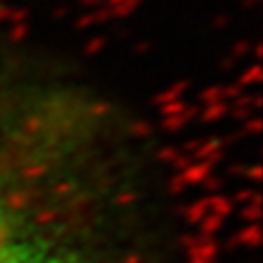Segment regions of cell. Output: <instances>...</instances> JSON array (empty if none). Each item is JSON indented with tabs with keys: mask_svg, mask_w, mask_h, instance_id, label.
Instances as JSON below:
<instances>
[{
	"mask_svg": "<svg viewBox=\"0 0 263 263\" xmlns=\"http://www.w3.org/2000/svg\"><path fill=\"white\" fill-rule=\"evenodd\" d=\"M145 123L86 72L0 33V263H174Z\"/></svg>",
	"mask_w": 263,
	"mask_h": 263,
	"instance_id": "cell-1",
	"label": "cell"
}]
</instances>
